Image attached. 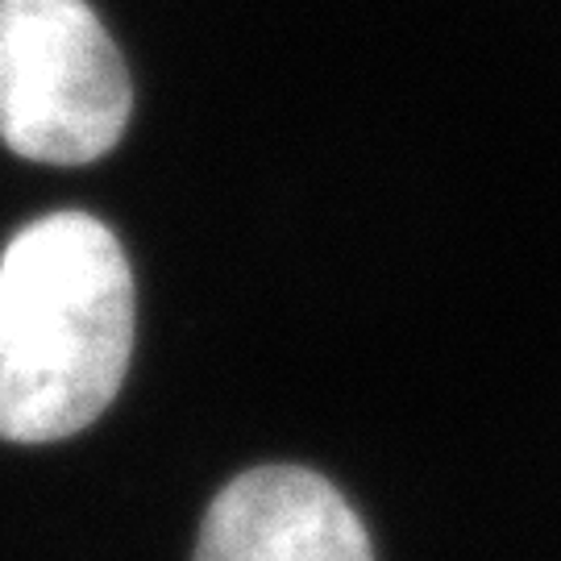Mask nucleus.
I'll use <instances>...</instances> for the list:
<instances>
[{
    "mask_svg": "<svg viewBox=\"0 0 561 561\" xmlns=\"http://www.w3.org/2000/svg\"><path fill=\"white\" fill-rule=\"evenodd\" d=\"M196 561H375L358 512L304 466H259L213 500Z\"/></svg>",
    "mask_w": 561,
    "mask_h": 561,
    "instance_id": "nucleus-3",
    "label": "nucleus"
},
{
    "mask_svg": "<svg viewBox=\"0 0 561 561\" xmlns=\"http://www.w3.org/2000/svg\"><path fill=\"white\" fill-rule=\"evenodd\" d=\"M134 104L125 59L88 0H0V141L34 162L108 154Z\"/></svg>",
    "mask_w": 561,
    "mask_h": 561,
    "instance_id": "nucleus-2",
    "label": "nucleus"
},
{
    "mask_svg": "<svg viewBox=\"0 0 561 561\" xmlns=\"http://www.w3.org/2000/svg\"><path fill=\"white\" fill-rule=\"evenodd\" d=\"M134 354V275L88 213L25 225L0 254V437L59 442L117 400Z\"/></svg>",
    "mask_w": 561,
    "mask_h": 561,
    "instance_id": "nucleus-1",
    "label": "nucleus"
}]
</instances>
